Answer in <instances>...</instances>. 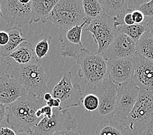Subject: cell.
Segmentation results:
<instances>
[{"label":"cell","mask_w":153,"mask_h":135,"mask_svg":"<svg viewBox=\"0 0 153 135\" xmlns=\"http://www.w3.org/2000/svg\"><path fill=\"white\" fill-rule=\"evenodd\" d=\"M45 105L43 96L27 93L14 103L6 105L7 123L14 130L33 129L41 120L37 118V112Z\"/></svg>","instance_id":"obj_1"},{"label":"cell","mask_w":153,"mask_h":135,"mask_svg":"<svg viewBox=\"0 0 153 135\" xmlns=\"http://www.w3.org/2000/svg\"><path fill=\"white\" fill-rule=\"evenodd\" d=\"M78 72L91 90L95 89L107 77V60L102 53H91L84 49L75 59Z\"/></svg>","instance_id":"obj_2"},{"label":"cell","mask_w":153,"mask_h":135,"mask_svg":"<svg viewBox=\"0 0 153 135\" xmlns=\"http://www.w3.org/2000/svg\"><path fill=\"white\" fill-rule=\"evenodd\" d=\"M10 75L20 83L28 94L43 96L48 90V75L39 61L17 66Z\"/></svg>","instance_id":"obj_3"},{"label":"cell","mask_w":153,"mask_h":135,"mask_svg":"<svg viewBox=\"0 0 153 135\" xmlns=\"http://www.w3.org/2000/svg\"><path fill=\"white\" fill-rule=\"evenodd\" d=\"M153 118V90L140 89L132 111L122 123L128 135H141Z\"/></svg>","instance_id":"obj_4"},{"label":"cell","mask_w":153,"mask_h":135,"mask_svg":"<svg viewBox=\"0 0 153 135\" xmlns=\"http://www.w3.org/2000/svg\"><path fill=\"white\" fill-rule=\"evenodd\" d=\"M85 20L82 0H59L47 18L61 30L80 25Z\"/></svg>","instance_id":"obj_5"},{"label":"cell","mask_w":153,"mask_h":135,"mask_svg":"<svg viewBox=\"0 0 153 135\" xmlns=\"http://www.w3.org/2000/svg\"><path fill=\"white\" fill-rule=\"evenodd\" d=\"M77 126V120L68 109L53 108L52 117H43L32 130L34 135H52L60 131L74 130Z\"/></svg>","instance_id":"obj_6"},{"label":"cell","mask_w":153,"mask_h":135,"mask_svg":"<svg viewBox=\"0 0 153 135\" xmlns=\"http://www.w3.org/2000/svg\"><path fill=\"white\" fill-rule=\"evenodd\" d=\"M86 31L92 34L94 41L98 44L97 53H104L119 33L114 21L104 13L91 20Z\"/></svg>","instance_id":"obj_7"},{"label":"cell","mask_w":153,"mask_h":135,"mask_svg":"<svg viewBox=\"0 0 153 135\" xmlns=\"http://www.w3.org/2000/svg\"><path fill=\"white\" fill-rule=\"evenodd\" d=\"M53 98L61 101L59 110L82 106L83 93L79 84L72 83L71 72L65 74L52 91Z\"/></svg>","instance_id":"obj_8"},{"label":"cell","mask_w":153,"mask_h":135,"mask_svg":"<svg viewBox=\"0 0 153 135\" xmlns=\"http://www.w3.org/2000/svg\"><path fill=\"white\" fill-rule=\"evenodd\" d=\"M118 85L111 81L108 77L95 89L92 93L95 94L99 98V106L96 111L91 113L97 120H112L114 116L116 97Z\"/></svg>","instance_id":"obj_9"},{"label":"cell","mask_w":153,"mask_h":135,"mask_svg":"<svg viewBox=\"0 0 153 135\" xmlns=\"http://www.w3.org/2000/svg\"><path fill=\"white\" fill-rule=\"evenodd\" d=\"M32 0H0L3 18L7 23L22 27L32 21Z\"/></svg>","instance_id":"obj_10"},{"label":"cell","mask_w":153,"mask_h":135,"mask_svg":"<svg viewBox=\"0 0 153 135\" xmlns=\"http://www.w3.org/2000/svg\"><path fill=\"white\" fill-rule=\"evenodd\" d=\"M140 90L132 80L118 85L114 121L119 123L125 121L136 103Z\"/></svg>","instance_id":"obj_11"},{"label":"cell","mask_w":153,"mask_h":135,"mask_svg":"<svg viewBox=\"0 0 153 135\" xmlns=\"http://www.w3.org/2000/svg\"><path fill=\"white\" fill-rule=\"evenodd\" d=\"M89 22L85 20L82 24L63 30L59 35L61 55L76 59L85 48L82 42V30L84 25Z\"/></svg>","instance_id":"obj_12"},{"label":"cell","mask_w":153,"mask_h":135,"mask_svg":"<svg viewBox=\"0 0 153 135\" xmlns=\"http://www.w3.org/2000/svg\"><path fill=\"white\" fill-rule=\"evenodd\" d=\"M134 57L107 60V77L112 83L119 85L132 80L135 70Z\"/></svg>","instance_id":"obj_13"},{"label":"cell","mask_w":153,"mask_h":135,"mask_svg":"<svg viewBox=\"0 0 153 135\" xmlns=\"http://www.w3.org/2000/svg\"><path fill=\"white\" fill-rule=\"evenodd\" d=\"M136 54V42L121 32H119L107 50L102 53L106 60L114 58L133 57Z\"/></svg>","instance_id":"obj_14"},{"label":"cell","mask_w":153,"mask_h":135,"mask_svg":"<svg viewBox=\"0 0 153 135\" xmlns=\"http://www.w3.org/2000/svg\"><path fill=\"white\" fill-rule=\"evenodd\" d=\"M132 81L140 89L153 90V62L136 54Z\"/></svg>","instance_id":"obj_15"},{"label":"cell","mask_w":153,"mask_h":135,"mask_svg":"<svg viewBox=\"0 0 153 135\" xmlns=\"http://www.w3.org/2000/svg\"><path fill=\"white\" fill-rule=\"evenodd\" d=\"M26 94L20 83L11 75L0 77V103L9 105Z\"/></svg>","instance_id":"obj_16"},{"label":"cell","mask_w":153,"mask_h":135,"mask_svg":"<svg viewBox=\"0 0 153 135\" xmlns=\"http://www.w3.org/2000/svg\"><path fill=\"white\" fill-rule=\"evenodd\" d=\"M104 12L119 28L124 24V17L128 12V0H99Z\"/></svg>","instance_id":"obj_17"},{"label":"cell","mask_w":153,"mask_h":135,"mask_svg":"<svg viewBox=\"0 0 153 135\" xmlns=\"http://www.w3.org/2000/svg\"><path fill=\"white\" fill-rule=\"evenodd\" d=\"M59 0H32V21L46 24L50 13Z\"/></svg>","instance_id":"obj_18"},{"label":"cell","mask_w":153,"mask_h":135,"mask_svg":"<svg viewBox=\"0 0 153 135\" xmlns=\"http://www.w3.org/2000/svg\"><path fill=\"white\" fill-rule=\"evenodd\" d=\"M9 57L13 59L19 65L28 64L39 61L36 57L33 46L27 41L22 43Z\"/></svg>","instance_id":"obj_19"},{"label":"cell","mask_w":153,"mask_h":135,"mask_svg":"<svg viewBox=\"0 0 153 135\" xmlns=\"http://www.w3.org/2000/svg\"><path fill=\"white\" fill-rule=\"evenodd\" d=\"M5 31L8 32L9 39L6 45L0 46V56L3 57L9 56L22 43L26 41L21 27L14 26L7 29Z\"/></svg>","instance_id":"obj_20"},{"label":"cell","mask_w":153,"mask_h":135,"mask_svg":"<svg viewBox=\"0 0 153 135\" xmlns=\"http://www.w3.org/2000/svg\"><path fill=\"white\" fill-rule=\"evenodd\" d=\"M95 135H128L122 123L113 120L102 122L96 130Z\"/></svg>","instance_id":"obj_21"},{"label":"cell","mask_w":153,"mask_h":135,"mask_svg":"<svg viewBox=\"0 0 153 135\" xmlns=\"http://www.w3.org/2000/svg\"><path fill=\"white\" fill-rule=\"evenodd\" d=\"M137 54L153 62V35L145 32L136 42Z\"/></svg>","instance_id":"obj_22"},{"label":"cell","mask_w":153,"mask_h":135,"mask_svg":"<svg viewBox=\"0 0 153 135\" xmlns=\"http://www.w3.org/2000/svg\"><path fill=\"white\" fill-rule=\"evenodd\" d=\"M82 6L85 18L89 22L104 13L99 0H82Z\"/></svg>","instance_id":"obj_23"},{"label":"cell","mask_w":153,"mask_h":135,"mask_svg":"<svg viewBox=\"0 0 153 135\" xmlns=\"http://www.w3.org/2000/svg\"><path fill=\"white\" fill-rule=\"evenodd\" d=\"M119 32H121L128 36L130 38L137 42L145 32H147L145 26L143 24H136L132 25H123L119 28Z\"/></svg>","instance_id":"obj_24"},{"label":"cell","mask_w":153,"mask_h":135,"mask_svg":"<svg viewBox=\"0 0 153 135\" xmlns=\"http://www.w3.org/2000/svg\"><path fill=\"white\" fill-rule=\"evenodd\" d=\"M82 106L89 112L96 111L99 106V98L94 93H89L83 98Z\"/></svg>","instance_id":"obj_25"},{"label":"cell","mask_w":153,"mask_h":135,"mask_svg":"<svg viewBox=\"0 0 153 135\" xmlns=\"http://www.w3.org/2000/svg\"><path fill=\"white\" fill-rule=\"evenodd\" d=\"M52 39L51 36L43 38L42 41H39L35 47V53L36 57L40 60V59H43L48 54L50 49V42Z\"/></svg>","instance_id":"obj_26"},{"label":"cell","mask_w":153,"mask_h":135,"mask_svg":"<svg viewBox=\"0 0 153 135\" xmlns=\"http://www.w3.org/2000/svg\"><path fill=\"white\" fill-rule=\"evenodd\" d=\"M140 11L144 14L145 17H152L153 16V0L144 3L137 9Z\"/></svg>","instance_id":"obj_27"},{"label":"cell","mask_w":153,"mask_h":135,"mask_svg":"<svg viewBox=\"0 0 153 135\" xmlns=\"http://www.w3.org/2000/svg\"><path fill=\"white\" fill-rule=\"evenodd\" d=\"M149 1L150 0H128V12H132L137 9L141 5Z\"/></svg>","instance_id":"obj_28"},{"label":"cell","mask_w":153,"mask_h":135,"mask_svg":"<svg viewBox=\"0 0 153 135\" xmlns=\"http://www.w3.org/2000/svg\"><path fill=\"white\" fill-rule=\"evenodd\" d=\"M10 66L11 64L10 63L6 61L3 57L0 56V77L7 74V72L9 70Z\"/></svg>","instance_id":"obj_29"},{"label":"cell","mask_w":153,"mask_h":135,"mask_svg":"<svg viewBox=\"0 0 153 135\" xmlns=\"http://www.w3.org/2000/svg\"><path fill=\"white\" fill-rule=\"evenodd\" d=\"M132 13V16L134 24H141L144 21L145 16L139 10H134Z\"/></svg>","instance_id":"obj_30"},{"label":"cell","mask_w":153,"mask_h":135,"mask_svg":"<svg viewBox=\"0 0 153 135\" xmlns=\"http://www.w3.org/2000/svg\"><path fill=\"white\" fill-rule=\"evenodd\" d=\"M142 24L145 26L147 31L153 35V16L145 17V20Z\"/></svg>","instance_id":"obj_31"},{"label":"cell","mask_w":153,"mask_h":135,"mask_svg":"<svg viewBox=\"0 0 153 135\" xmlns=\"http://www.w3.org/2000/svg\"><path fill=\"white\" fill-rule=\"evenodd\" d=\"M141 135H153V118L148 122Z\"/></svg>","instance_id":"obj_32"},{"label":"cell","mask_w":153,"mask_h":135,"mask_svg":"<svg viewBox=\"0 0 153 135\" xmlns=\"http://www.w3.org/2000/svg\"><path fill=\"white\" fill-rule=\"evenodd\" d=\"M9 36L8 32L5 30L0 31V46H3L6 45L9 42Z\"/></svg>","instance_id":"obj_33"},{"label":"cell","mask_w":153,"mask_h":135,"mask_svg":"<svg viewBox=\"0 0 153 135\" xmlns=\"http://www.w3.org/2000/svg\"><path fill=\"white\" fill-rule=\"evenodd\" d=\"M0 135H16V133L11 127H0Z\"/></svg>","instance_id":"obj_34"},{"label":"cell","mask_w":153,"mask_h":135,"mask_svg":"<svg viewBox=\"0 0 153 135\" xmlns=\"http://www.w3.org/2000/svg\"><path fill=\"white\" fill-rule=\"evenodd\" d=\"M41 111L42 112V114L44 117L46 116L47 118H51L53 114V108H51L46 105L43 106L41 108Z\"/></svg>","instance_id":"obj_35"},{"label":"cell","mask_w":153,"mask_h":135,"mask_svg":"<svg viewBox=\"0 0 153 135\" xmlns=\"http://www.w3.org/2000/svg\"><path fill=\"white\" fill-rule=\"evenodd\" d=\"M46 105L51 108H59L61 105V101L59 99H56V98L52 97L49 101L46 102Z\"/></svg>","instance_id":"obj_36"},{"label":"cell","mask_w":153,"mask_h":135,"mask_svg":"<svg viewBox=\"0 0 153 135\" xmlns=\"http://www.w3.org/2000/svg\"><path fill=\"white\" fill-rule=\"evenodd\" d=\"M7 108L6 105L0 103V125L6 119Z\"/></svg>","instance_id":"obj_37"},{"label":"cell","mask_w":153,"mask_h":135,"mask_svg":"<svg viewBox=\"0 0 153 135\" xmlns=\"http://www.w3.org/2000/svg\"><path fill=\"white\" fill-rule=\"evenodd\" d=\"M16 135H34L33 131L30 129H19L14 130Z\"/></svg>","instance_id":"obj_38"},{"label":"cell","mask_w":153,"mask_h":135,"mask_svg":"<svg viewBox=\"0 0 153 135\" xmlns=\"http://www.w3.org/2000/svg\"><path fill=\"white\" fill-rule=\"evenodd\" d=\"M124 24L126 25H132L134 24V21L133 20L132 13H127L125 17H124Z\"/></svg>","instance_id":"obj_39"},{"label":"cell","mask_w":153,"mask_h":135,"mask_svg":"<svg viewBox=\"0 0 153 135\" xmlns=\"http://www.w3.org/2000/svg\"><path fill=\"white\" fill-rule=\"evenodd\" d=\"M52 135H83L82 131H78V132H74L72 131H65L57 132Z\"/></svg>","instance_id":"obj_40"},{"label":"cell","mask_w":153,"mask_h":135,"mask_svg":"<svg viewBox=\"0 0 153 135\" xmlns=\"http://www.w3.org/2000/svg\"><path fill=\"white\" fill-rule=\"evenodd\" d=\"M53 97L52 96V94H51V93H48V92H46V94H45V95L43 96V98L44 100H45V101L46 102L49 101L50 99H52Z\"/></svg>","instance_id":"obj_41"},{"label":"cell","mask_w":153,"mask_h":135,"mask_svg":"<svg viewBox=\"0 0 153 135\" xmlns=\"http://www.w3.org/2000/svg\"><path fill=\"white\" fill-rule=\"evenodd\" d=\"M0 17L3 18V14L1 13V5H0Z\"/></svg>","instance_id":"obj_42"}]
</instances>
